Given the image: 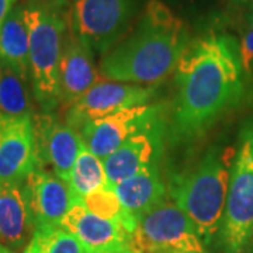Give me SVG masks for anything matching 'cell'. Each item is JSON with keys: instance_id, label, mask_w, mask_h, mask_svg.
I'll use <instances>...</instances> for the list:
<instances>
[{"instance_id": "6da1fadb", "label": "cell", "mask_w": 253, "mask_h": 253, "mask_svg": "<svg viewBox=\"0 0 253 253\" xmlns=\"http://www.w3.org/2000/svg\"><path fill=\"white\" fill-rule=\"evenodd\" d=\"M239 45L226 33L210 31L190 40L176 66L173 135L201 136L245 94Z\"/></svg>"}, {"instance_id": "7a4b0ae2", "label": "cell", "mask_w": 253, "mask_h": 253, "mask_svg": "<svg viewBox=\"0 0 253 253\" xmlns=\"http://www.w3.org/2000/svg\"><path fill=\"white\" fill-rule=\"evenodd\" d=\"M190 34L161 0H149L134 30L103 56L100 72L113 82L154 84L176 71Z\"/></svg>"}, {"instance_id": "3957f363", "label": "cell", "mask_w": 253, "mask_h": 253, "mask_svg": "<svg viewBox=\"0 0 253 253\" xmlns=\"http://www.w3.org/2000/svg\"><path fill=\"white\" fill-rule=\"evenodd\" d=\"M234 151L210 148L190 170L173 177L169 194L208 244L222 224Z\"/></svg>"}, {"instance_id": "277c9868", "label": "cell", "mask_w": 253, "mask_h": 253, "mask_svg": "<svg viewBox=\"0 0 253 253\" xmlns=\"http://www.w3.org/2000/svg\"><path fill=\"white\" fill-rule=\"evenodd\" d=\"M23 16L30 42V78L34 97L45 113L59 106V65L69 31L68 7L28 0Z\"/></svg>"}, {"instance_id": "5b68a950", "label": "cell", "mask_w": 253, "mask_h": 253, "mask_svg": "<svg viewBox=\"0 0 253 253\" xmlns=\"http://www.w3.org/2000/svg\"><path fill=\"white\" fill-rule=\"evenodd\" d=\"M219 231L225 253H242L253 238V116L239 132Z\"/></svg>"}, {"instance_id": "8992f818", "label": "cell", "mask_w": 253, "mask_h": 253, "mask_svg": "<svg viewBox=\"0 0 253 253\" xmlns=\"http://www.w3.org/2000/svg\"><path fill=\"white\" fill-rule=\"evenodd\" d=\"M132 251L139 253H207L194 224L170 200H163L136 221Z\"/></svg>"}, {"instance_id": "52a82bcc", "label": "cell", "mask_w": 253, "mask_h": 253, "mask_svg": "<svg viewBox=\"0 0 253 253\" xmlns=\"http://www.w3.org/2000/svg\"><path fill=\"white\" fill-rule=\"evenodd\" d=\"M136 0H72L69 27L93 51L107 54L126 36Z\"/></svg>"}, {"instance_id": "ba28073f", "label": "cell", "mask_w": 253, "mask_h": 253, "mask_svg": "<svg viewBox=\"0 0 253 253\" xmlns=\"http://www.w3.org/2000/svg\"><path fill=\"white\" fill-rule=\"evenodd\" d=\"M154 94V86L100 81L68 109L65 123L78 131L93 120L107 117L121 110L146 106Z\"/></svg>"}, {"instance_id": "9c48e42d", "label": "cell", "mask_w": 253, "mask_h": 253, "mask_svg": "<svg viewBox=\"0 0 253 253\" xmlns=\"http://www.w3.org/2000/svg\"><path fill=\"white\" fill-rule=\"evenodd\" d=\"M158 109L152 106H138L121 110L107 117L86 123L81 128L84 145L101 161L126 142L129 136L154 128Z\"/></svg>"}, {"instance_id": "30bf717a", "label": "cell", "mask_w": 253, "mask_h": 253, "mask_svg": "<svg viewBox=\"0 0 253 253\" xmlns=\"http://www.w3.org/2000/svg\"><path fill=\"white\" fill-rule=\"evenodd\" d=\"M38 166L33 116L0 113V181L23 183Z\"/></svg>"}, {"instance_id": "8fae6325", "label": "cell", "mask_w": 253, "mask_h": 253, "mask_svg": "<svg viewBox=\"0 0 253 253\" xmlns=\"http://www.w3.org/2000/svg\"><path fill=\"white\" fill-rule=\"evenodd\" d=\"M59 226L69 231L86 253H121L132 249V234L123 221L97 217L82 203L66 212Z\"/></svg>"}, {"instance_id": "7c38bea8", "label": "cell", "mask_w": 253, "mask_h": 253, "mask_svg": "<svg viewBox=\"0 0 253 253\" xmlns=\"http://www.w3.org/2000/svg\"><path fill=\"white\" fill-rule=\"evenodd\" d=\"M36 132L38 168H52V172L66 181L83 139L66 123H61L51 113L33 117Z\"/></svg>"}, {"instance_id": "4fadbf2b", "label": "cell", "mask_w": 253, "mask_h": 253, "mask_svg": "<svg viewBox=\"0 0 253 253\" xmlns=\"http://www.w3.org/2000/svg\"><path fill=\"white\" fill-rule=\"evenodd\" d=\"M23 187L36 226H59L66 212L78 204L69 184L44 168L30 173Z\"/></svg>"}, {"instance_id": "5bb4252c", "label": "cell", "mask_w": 253, "mask_h": 253, "mask_svg": "<svg viewBox=\"0 0 253 253\" xmlns=\"http://www.w3.org/2000/svg\"><path fill=\"white\" fill-rule=\"evenodd\" d=\"M97 82L100 75L94 65L93 49L69 27L59 65V106L72 107Z\"/></svg>"}, {"instance_id": "9a60e30c", "label": "cell", "mask_w": 253, "mask_h": 253, "mask_svg": "<svg viewBox=\"0 0 253 253\" xmlns=\"http://www.w3.org/2000/svg\"><path fill=\"white\" fill-rule=\"evenodd\" d=\"M34 229L23 183L0 181V244L17 252L27 246Z\"/></svg>"}, {"instance_id": "2e32d148", "label": "cell", "mask_w": 253, "mask_h": 253, "mask_svg": "<svg viewBox=\"0 0 253 253\" xmlns=\"http://www.w3.org/2000/svg\"><path fill=\"white\" fill-rule=\"evenodd\" d=\"M156 134L154 128L141 131L129 136L118 149L103 159L107 181L111 187L136 173L154 168L156 149L159 146Z\"/></svg>"}, {"instance_id": "e0dca14e", "label": "cell", "mask_w": 253, "mask_h": 253, "mask_svg": "<svg viewBox=\"0 0 253 253\" xmlns=\"http://www.w3.org/2000/svg\"><path fill=\"white\" fill-rule=\"evenodd\" d=\"M113 189L124 211L136 221L142 214L166 199L168 190L156 170V166L120 181Z\"/></svg>"}, {"instance_id": "ac0fdd59", "label": "cell", "mask_w": 253, "mask_h": 253, "mask_svg": "<svg viewBox=\"0 0 253 253\" xmlns=\"http://www.w3.org/2000/svg\"><path fill=\"white\" fill-rule=\"evenodd\" d=\"M0 61L9 65L24 81L30 75V42L23 7L11 10L0 27Z\"/></svg>"}, {"instance_id": "d6986e66", "label": "cell", "mask_w": 253, "mask_h": 253, "mask_svg": "<svg viewBox=\"0 0 253 253\" xmlns=\"http://www.w3.org/2000/svg\"><path fill=\"white\" fill-rule=\"evenodd\" d=\"M76 203L96 190L110 186L104 170V163L89 148L82 145L81 151L72 165V169L66 179Z\"/></svg>"}, {"instance_id": "ffe728a7", "label": "cell", "mask_w": 253, "mask_h": 253, "mask_svg": "<svg viewBox=\"0 0 253 253\" xmlns=\"http://www.w3.org/2000/svg\"><path fill=\"white\" fill-rule=\"evenodd\" d=\"M26 82L9 65L0 61V113L7 116H33Z\"/></svg>"}, {"instance_id": "44dd1931", "label": "cell", "mask_w": 253, "mask_h": 253, "mask_svg": "<svg viewBox=\"0 0 253 253\" xmlns=\"http://www.w3.org/2000/svg\"><path fill=\"white\" fill-rule=\"evenodd\" d=\"M23 253H86L75 236L62 226H36Z\"/></svg>"}, {"instance_id": "7402d4cb", "label": "cell", "mask_w": 253, "mask_h": 253, "mask_svg": "<svg viewBox=\"0 0 253 253\" xmlns=\"http://www.w3.org/2000/svg\"><path fill=\"white\" fill-rule=\"evenodd\" d=\"M81 203L97 217L104 218V219H113V221H123L126 229L131 234H134L136 228V219L129 217L124 211L116 191L111 186L101 187V189L87 194L86 197L82 199Z\"/></svg>"}, {"instance_id": "603a6c76", "label": "cell", "mask_w": 253, "mask_h": 253, "mask_svg": "<svg viewBox=\"0 0 253 253\" xmlns=\"http://www.w3.org/2000/svg\"><path fill=\"white\" fill-rule=\"evenodd\" d=\"M239 54L241 62L244 68L245 75H252L253 72V11L248 18V23L245 26L241 44H239Z\"/></svg>"}, {"instance_id": "cb8c5ba5", "label": "cell", "mask_w": 253, "mask_h": 253, "mask_svg": "<svg viewBox=\"0 0 253 253\" xmlns=\"http://www.w3.org/2000/svg\"><path fill=\"white\" fill-rule=\"evenodd\" d=\"M17 0H0V27L3 26L4 20L7 18L11 10L16 7Z\"/></svg>"}, {"instance_id": "d4e9b609", "label": "cell", "mask_w": 253, "mask_h": 253, "mask_svg": "<svg viewBox=\"0 0 253 253\" xmlns=\"http://www.w3.org/2000/svg\"><path fill=\"white\" fill-rule=\"evenodd\" d=\"M46 4H52V6H61V7H69L72 0H38Z\"/></svg>"}, {"instance_id": "484cf974", "label": "cell", "mask_w": 253, "mask_h": 253, "mask_svg": "<svg viewBox=\"0 0 253 253\" xmlns=\"http://www.w3.org/2000/svg\"><path fill=\"white\" fill-rule=\"evenodd\" d=\"M235 3H239V4H244V6H248V7H252L253 9V0H234Z\"/></svg>"}, {"instance_id": "4316f807", "label": "cell", "mask_w": 253, "mask_h": 253, "mask_svg": "<svg viewBox=\"0 0 253 253\" xmlns=\"http://www.w3.org/2000/svg\"><path fill=\"white\" fill-rule=\"evenodd\" d=\"M0 253H17V252H14V251L9 249L7 246H4V245L0 244Z\"/></svg>"}, {"instance_id": "83f0119b", "label": "cell", "mask_w": 253, "mask_h": 253, "mask_svg": "<svg viewBox=\"0 0 253 253\" xmlns=\"http://www.w3.org/2000/svg\"><path fill=\"white\" fill-rule=\"evenodd\" d=\"M121 253H139V252H136V251H132V249H129V251H126V252H121Z\"/></svg>"}]
</instances>
